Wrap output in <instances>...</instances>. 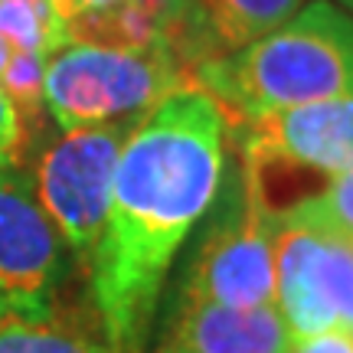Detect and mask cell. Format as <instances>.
Masks as SVG:
<instances>
[{
	"instance_id": "cell-1",
	"label": "cell",
	"mask_w": 353,
	"mask_h": 353,
	"mask_svg": "<svg viewBox=\"0 0 353 353\" xmlns=\"http://www.w3.org/2000/svg\"><path fill=\"white\" fill-rule=\"evenodd\" d=\"M232 134L219 101L190 85L131 125L112 183V210L85 262L99 324L118 353H144L167 272L210 213Z\"/></svg>"
},
{
	"instance_id": "cell-2",
	"label": "cell",
	"mask_w": 353,
	"mask_h": 353,
	"mask_svg": "<svg viewBox=\"0 0 353 353\" xmlns=\"http://www.w3.org/2000/svg\"><path fill=\"white\" fill-rule=\"evenodd\" d=\"M193 85L219 101L229 125L294 105L353 101V13L311 0L255 43L203 63Z\"/></svg>"
},
{
	"instance_id": "cell-3",
	"label": "cell",
	"mask_w": 353,
	"mask_h": 353,
	"mask_svg": "<svg viewBox=\"0 0 353 353\" xmlns=\"http://www.w3.org/2000/svg\"><path fill=\"white\" fill-rule=\"evenodd\" d=\"M190 85V69L170 52L121 50L82 39H65L46 59L43 72L46 112L63 131L138 118Z\"/></svg>"
},
{
	"instance_id": "cell-4",
	"label": "cell",
	"mask_w": 353,
	"mask_h": 353,
	"mask_svg": "<svg viewBox=\"0 0 353 353\" xmlns=\"http://www.w3.org/2000/svg\"><path fill=\"white\" fill-rule=\"evenodd\" d=\"M206 216L180 278V298L242 311L275 307V216L265 210L239 154Z\"/></svg>"
},
{
	"instance_id": "cell-5",
	"label": "cell",
	"mask_w": 353,
	"mask_h": 353,
	"mask_svg": "<svg viewBox=\"0 0 353 353\" xmlns=\"http://www.w3.org/2000/svg\"><path fill=\"white\" fill-rule=\"evenodd\" d=\"M232 128L239 161L272 216L291 206V183H327L353 167V101L278 108Z\"/></svg>"
},
{
	"instance_id": "cell-6",
	"label": "cell",
	"mask_w": 353,
	"mask_h": 353,
	"mask_svg": "<svg viewBox=\"0 0 353 353\" xmlns=\"http://www.w3.org/2000/svg\"><path fill=\"white\" fill-rule=\"evenodd\" d=\"M141 118V114H138ZM138 118L95 128H72L43 141L33 167V190L69 252L85 268L101 242L112 210L114 164Z\"/></svg>"
},
{
	"instance_id": "cell-7",
	"label": "cell",
	"mask_w": 353,
	"mask_h": 353,
	"mask_svg": "<svg viewBox=\"0 0 353 353\" xmlns=\"http://www.w3.org/2000/svg\"><path fill=\"white\" fill-rule=\"evenodd\" d=\"M275 307L291 337H353V242L304 216H275Z\"/></svg>"
},
{
	"instance_id": "cell-8",
	"label": "cell",
	"mask_w": 353,
	"mask_h": 353,
	"mask_svg": "<svg viewBox=\"0 0 353 353\" xmlns=\"http://www.w3.org/2000/svg\"><path fill=\"white\" fill-rule=\"evenodd\" d=\"M69 278V245L39 206L33 176L0 164V294L10 311L43 314L59 304Z\"/></svg>"
},
{
	"instance_id": "cell-9",
	"label": "cell",
	"mask_w": 353,
	"mask_h": 353,
	"mask_svg": "<svg viewBox=\"0 0 353 353\" xmlns=\"http://www.w3.org/2000/svg\"><path fill=\"white\" fill-rule=\"evenodd\" d=\"M291 337L278 307H223L176 298L154 353H291Z\"/></svg>"
},
{
	"instance_id": "cell-10",
	"label": "cell",
	"mask_w": 353,
	"mask_h": 353,
	"mask_svg": "<svg viewBox=\"0 0 353 353\" xmlns=\"http://www.w3.org/2000/svg\"><path fill=\"white\" fill-rule=\"evenodd\" d=\"M0 353H118L99 317L92 321L59 304L43 314L7 311L0 317Z\"/></svg>"
},
{
	"instance_id": "cell-11",
	"label": "cell",
	"mask_w": 353,
	"mask_h": 353,
	"mask_svg": "<svg viewBox=\"0 0 353 353\" xmlns=\"http://www.w3.org/2000/svg\"><path fill=\"white\" fill-rule=\"evenodd\" d=\"M216 56L236 52L291 20L307 0H190Z\"/></svg>"
},
{
	"instance_id": "cell-12",
	"label": "cell",
	"mask_w": 353,
	"mask_h": 353,
	"mask_svg": "<svg viewBox=\"0 0 353 353\" xmlns=\"http://www.w3.org/2000/svg\"><path fill=\"white\" fill-rule=\"evenodd\" d=\"M0 39L13 52L50 59L69 39V20L52 0H0Z\"/></svg>"
},
{
	"instance_id": "cell-13",
	"label": "cell",
	"mask_w": 353,
	"mask_h": 353,
	"mask_svg": "<svg viewBox=\"0 0 353 353\" xmlns=\"http://www.w3.org/2000/svg\"><path fill=\"white\" fill-rule=\"evenodd\" d=\"M288 213L304 216V219H311V223H321V226L334 229V232H341V236H347V239L353 242V167L343 170L341 176L327 180V183L317 190V193H311L307 200L294 203Z\"/></svg>"
},
{
	"instance_id": "cell-14",
	"label": "cell",
	"mask_w": 353,
	"mask_h": 353,
	"mask_svg": "<svg viewBox=\"0 0 353 353\" xmlns=\"http://www.w3.org/2000/svg\"><path fill=\"white\" fill-rule=\"evenodd\" d=\"M20 128H17V112L7 101L3 88H0V164H20Z\"/></svg>"
},
{
	"instance_id": "cell-15",
	"label": "cell",
	"mask_w": 353,
	"mask_h": 353,
	"mask_svg": "<svg viewBox=\"0 0 353 353\" xmlns=\"http://www.w3.org/2000/svg\"><path fill=\"white\" fill-rule=\"evenodd\" d=\"M291 353H353V337H347V334H317V337L294 341Z\"/></svg>"
},
{
	"instance_id": "cell-16",
	"label": "cell",
	"mask_w": 353,
	"mask_h": 353,
	"mask_svg": "<svg viewBox=\"0 0 353 353\" xmlns=\"http://www.w3.org/2000/svg\"><path fill=\"white\" fill-rule=\"evenodd\" d=\"M114 3H125V0H72V17L79 13H95V10H108Z\"/></svg>"
},
{
	"instance_id": "cell-17",
	"label": "cell",
	"mask_w": 353,
	"mask_h": 353,
	"mask_svg": "<svg viewBox=\"0 0 353 353\" xmlns=\"http://www.w3.org/2000/svg\"><path fill=\"white\" fill-rule=\"evenodd\" d=\"M52 3H56V7L63 10L65 20H72V0H52Z\"/></svg>"
},
{
	"instance_id": "cell-18",
	"label": "cell",
	"mask_w": 353,
	"mask_h": 353,
	"mask_svg": "<svg viewBox=\"0 0 353 353\" xmlns=\"http://www.w3.org/2000/svg\"><path fill=\"white\" fill-rule=\"evenodd\" d=\"M7 56H10V50H7V43L0 39V72H3V65H7Z\"/></svg>"
},
{
	"instance_id": "cell-19",
	"label": "cell",
	"mask_w": 353,
	"mask_h": 353,
	"mask_svg": "<svg viewBox=\"0 0 353 353\" xmlns=\"http://www.w3.org/2000/svg\"><path fill=\"white\" fill-rule=\"evenodd\" d=\"M330 3H337V7H343V10L353 13V0H330Z\"/></svg>"
},
{
	"instance_id": "cell-20",
	"label": "cell",
	"mask_w": 353,
	"mask_h": 353,
	"mask_svg": "<svg viewBox=\"0 0 353 353\" xmlns=\"http://www.w3.org/2000/svg\"><path fill=\"white\" fill-rule=\"evenodd\" d=\"M7 311H10V304H7V298H3V294H0V317L7 314Z\"/></svg>"
}]
</instances>
